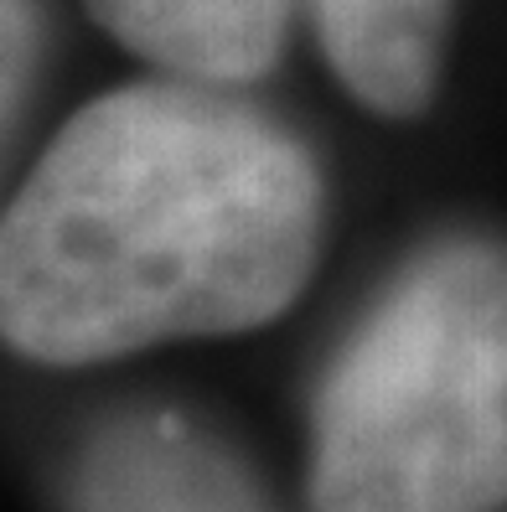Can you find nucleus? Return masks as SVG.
<instances>
[{
  "instance_id": "nucleus-3",
  "label": "nucleus",
  "mask_w": 507,
  "mask_h": 512,
  "mask_svg": "<svg viewBox=\"0 0 507 512\" xmlns=\"http://www.w3.org/2000/svg\"><path fill=\"white\" fill-rule=\"evenodd\" d=\"M78 512H270L249 471L182 414H125L83 450Z\"/></svg>"
},
{
  "instance_id": "nucleus-2",
  "label": "nucleus",
  "mask_w": 507,
  "mask_h": 512,
  "mask_svg": "<svg viewBox=\"0 0 507 512\" xmlns=\"http://www.w3.org/2000/svg\"><path fill=\"white\" fill-rule=\"evenodd\" d=\"M316 512L507 507V244L425 254L326 373Z\"/></svg>"
},
{
  "instance_id": "nucleus-4",
  "label": "nucleus",
  "mask_w": 507,
  "mask_h": 512,
  "mask_svg": "<svg viewBox=\"0 0 507 512\" xmlns=\"http://www.w3.org/2000/svg\"><path fill=\"white\" fill-rule=\"evenodd\" d=\"M140 57L197 83H249L280 57L290 0H88Z\"/></svg>"
},
{
  "instance_id": "nucleus-5",
  "label": "nucleus",
  "mask_w": 507,
  "mask_h": 512,
  "mask_svg": "<svg viewBox=\"0 0 507 512\" xmlns=\"http://www.w3.org/2000/svg\"><path fill=\"white\" fill-rule=\"evenodd\" d=\"M451 0H316L326 63L378 114L425 109Z\"/></svg>"
},
{
  "instance_id": "nucleus-6",
  "label": "nucleus",
  "mask_w": 507,
  "mask_h": 512,
  "mask_svg": "<svg viewBox=\"0 0 507 512\" xmlns=\"http://www.w3.org/2000/svg\"><path fill=\"white\" fill-rule=\"evenodd\" d=\"M37 47H42L37 6L32 0H0V135H6L26 83H32Z\"/></svg>"
},
{
  "instance_id": "nucleus-1",
  "label": "nucleus",
  "mask_w": 507,
  "mask_h": 512,
  "mask_svg": "<svg viewBox=\"0 0 507 512\" xmlns=\"http://www.w3.org/2000/svg\"><path fill=\"white\" fill-rule=\"evenodd\" d=\"M321 233L316 166L275 119L119 88L68 119L0 218V342L104 363L280 316Z\"/></svg>"
}]
</instances>
